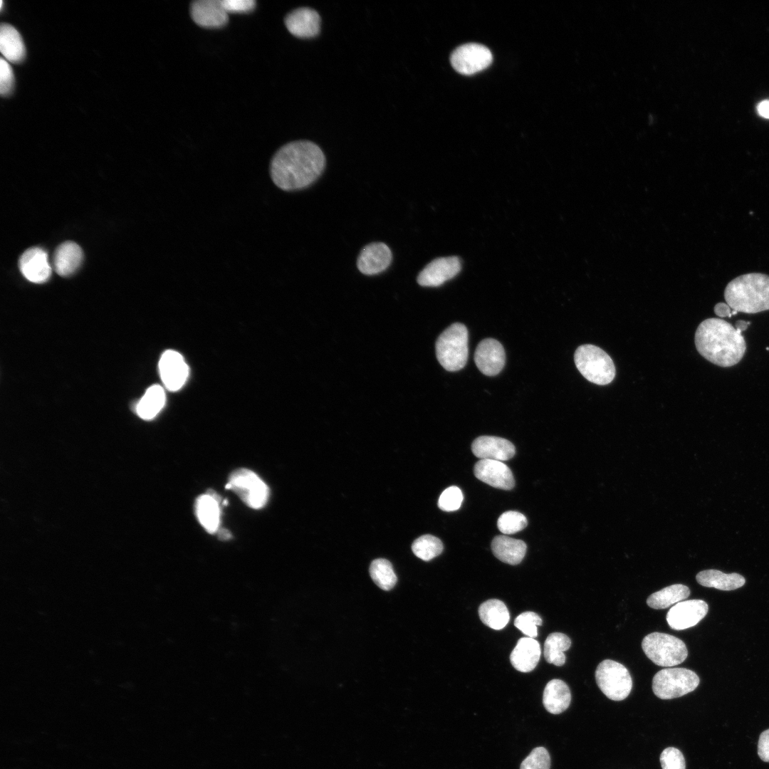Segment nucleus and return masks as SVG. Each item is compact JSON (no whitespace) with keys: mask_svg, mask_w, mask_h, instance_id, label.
Instances as JSON below:
<instances>
[{"mask_svg":"<svg viewBox=\"0 0 769 769\" xmlns=\"http://www.w3.org/2000/svg\"><path fill=\"white\" fill-rule=\"evenodd\" d=\"M325 157L314 142L298 140L288 142L273 155L270 162V175L281 189L291 192L304 189L322 174Z\"/></svg>","mask_w":769,"mask_h":769,"instance_id":"f257e3e1","label":"nucleus"},{"mask_svg":"<svg viewBox=\"0 0 769 769\" xmlns=\"http://www.w3.org/2000/svg\"><path fill=\"white\" fill-rule=\"evenodd\" d=\"M694 340L696 350L702 357L723 367L738 363L746 350L741 332L717 318L701 322L695 333Z\"/></svg>","mask_w":769,"mask_h":769,"instance_id":"f03ea898","label":"nucleus"},{"mask_svg":"<svg viewBox=\"0 0 769 769\" xmlns=\"http://www.w3.org/2000/svg\"><path fill=\"white\" fill-rule=\"evenodd\" d=\"M726 303L732 310L757 313L769 310V276L760 273L741 275L726 286Z\"/></svg>","mask_w":769,"mask_h":769,"instance_id":"7ed1b4c3","label":"nucleus"},{"mask_svg":"<svg viewBox=\"0 0 769 769\" xmlns=\"http://www.w3.org/2000/svg\"><path fill=\"white\" fill-rule=\"evenodd\" d=\"M468 330L459 323L451 324L439 336L436 342V355L439 362L447 371L461 370L466 364Z\"/></svg>","mask_w":769,"mask_h":769,"instance_id":"20e7f679","label":"nucleus"},{"mask_svg":"<svg viewBox=\"0 0 769 769\" xmlns=\"http://www.w3.org/2000/svg\"><path fill=\"white\" fill-rule=\"evenodd\" d=\"M576 367L588 381L599 385L610 384L615 376V367L611 357L600 347L582 345L574 355Z\"/></svg>","mask_w":769,"mask_h":769,"instance_id":"39448f33","label":"nucleus"},{"mask_svg":"<svg viewBox=\"0 0 769 769\" xmlns=\"http://www.w3.org/2000/svg\"><path fill=\"white\" fill-rule=\"evenodd\" d=\"M642 647L647 656L660 666H673L682 663L688 656L684 642L661 632H652L644 637Z\"/></svg>","mask_w":769,"mask_h":769,"instance_id":"423d86ee","label":"nucleus"},{"mask_svg":"<svg viewBox=\"0 0 769 769\" xmlns=\"http://www.w3.org/2000/svg\"><path fill=\"white\" fill-rule=\"evenodd\" d=\"M698 675L685 668H666L659 671L652 680L654 694L661 699L682 696L696 689Z\"/></svg>","mask_w":769,"mask_h":769,"instance_id":"0eeeda50","label":"nucleus"},{"mask_svg":"<svg viewBox=\"0 0 769 769\" xmlns=\"http://www.w3.org/2000/svg\"><path fill=\"white\" fill-rule=\"evenodd\" d=\"M597 684L610 699L622 701L626 699L632 689V680L628 669L622 664L605 659L595 671Z\"/></svg>","mask_w":769,"mask_h":769,"instance_id":"6e6552de","label":"nucleus"},{"mask_svg":"<svg viewBox=\"0 0 769 769\" xmlns=\"http://www.w3.org/2000/svg\"><path fill=\"white\" fill-rule=\"evenodd\" d=\"M225 488L233 491L249 507L260 509L267 503L269 488L253 471L239 469L229 476Z\"/></svg>","mask_w":769,"mask_h":769,"instance_id":"1a4fd4ad","label":"nucleus"},{"mask_svg":"<svg viewBox=\"0 0 769 769\" xmlns=\"http://www.w3.org/2000/svg\"><path fill=\"white\" fill-rule=\"evenodd\" d=\"M492 60V53L487 47L474 43L459 46L450 58L453 68L464 75H472L486 68Z\"/></svg>","mask_w":769,"mask_h":769,"instance_id":"9d476101","label":"nucleus"},{"mask_svg":"<svg viewBox=\"0 0 769 769\" xmlns=\"http://www.w3.org/2000/svg\"><path fill=\"white\" fill-rule=\"evenodd\" d=\"M707 603L701 600L682 601L674 605L666 614L669 627L683 630L696 625L708 612Z\"/></svg>","mask_w":769,"mask_h":769,"instance_id":"9b49d317","label":"nucleus"},{"mask_svg":"<svg viewBox=\"0 0 769 769\" xmlns=\"http://www.w3.org/2000/svg\"><path fill=\"white\" fill-rule=\"evenodd\" d=\"M461 268V261L456 256L438 258L419 273L417 282L422 286L436 287L456 276Z\"/></svg>","mask_w":769,"mask_h":769,"instance_id":"f8f14e48","label":"nucleus"},{"mask_svg":"<svg viewBox=\"0 0 769 769\" xmlns=\"http://www.w3.org/2000/svg\"><path fill=\"white\" fill-rule=\"evenodd\" d=\"M474 361L478 370L485 375L495 376L503 368L506 362L505 350L496 340H481L476 349Z\"/></svg>","mask_w":769,"mask_h":769,"instance_id":"ddd939ff","label":"nucleus"},{"mask_svg":"<svg viewBox=\"0 0 769 769\" xmlns=\"http://www.w3.org/2000/svg\"><path fill=\"white\" fill-rule=\"evenodd\" d=\"M159 370L163 384L170 391L179 389L189 375V367L182 355L172 350H168L162 355Z\"/></svg>","mask_w":769,"mask_h":769,"instance_id":"4468645a","label":"nucleus"},{"mask_svg":"<svg viewBox=\"0 0 769 769\" xmlns=\"http://www.w3.org/2000/svg\"><path fill=\"white\" fill-rule=\"evenodd\" d=\"M19 267L22 275L34 283H45L51 274L48 254L40 247L26 250L19 258Z\"/></svg>","mask_w":769,"mask_h":769,"instance_id":"2eb2a0df","label":"nucleus"},{"mask_svg":"<svg viewBox=\"0 0 769 769\" xmlns=\"http://www.w3.org/2000/svg\"><path fill=\"white\" fill-rule=\"evenodd\" d=\"M474 473L478 479L497 488L511 490L515 485L511 470L500 461L481 459L474 465Z\"/></svg>","mask_w":769,"mask_h":769,"instance_id":"dca6fc26","label":"nucleus"},{"mask_svg":"<svg viewBox=\"0 0 769 769\" xmlns=\"http://www.w3.org/2000/svg\"><path fill=\"white\" fill-rule=\"evenodd\" d=\"M284 21L288 31L298 38L315 37L320 32V16L309 7L293 10L286 15Z\"/></svg>","mask_w":769,"mask_h":769,"instance_id":"f3484780","label":"nucleus"},{"mask_svg":"<svg viewBox=\"0 0 769 769\" xmlns=\"http://www.w3.org/2000/svg\"><path fill=\"white\" fill-rule=\"evenodd\" d=\"M190 14L197 24L206 28H219L229 21L221 0L194 1L190 6Z\"/></svg>","mask_w":769,"mask_h":769,"instance_id":"a211bd4d","label":"nucleus"},{"mask_svg":"<svg viewBox=\"0 0 769 769\" xmlns=\"http://www.w3.org/2000/svg\"><path fill=\"white\" fill-rule=\"evenodd\" d=\"M392 258L389 248L384 243H372L363 248L357 261L359 271L365 275H375L387 268Z\"/></svg>","mask_w":769,"mask_h":769,"instance_id":"6ab92c4d","label":"nucleus"},{"mask_svg":"<svg viewBox=\"0 0 769 769\" xmlns=\"http://www.w3.org/2000/svg\"><path fill=\"white\" fill-rule=\"evenodd\" d=\"M473 454L480 459L507 461L515 455L514 445L508 440L493 436H481L471 444Z\"/></svg>","mask_w":769,"mask_h":769,"instance_id":"aec40b11","label":"nucleus"},{"mask_svg":"<svg viewBox=\"0 0 769 769\" xmlns=\"http://www.w3.org/2000/svg\"><path fill=\"white\" fill-rule=\"evenodd\" d=\"M222 502L220 496L213 490L199 496L195 501L196 516L209 533H215L219 529Z\"/></svg>","mask_w":769,"mask_h":769,"instance_id":"412c9836","label":"nucleus"},{"mask_svg":"<svg viewBox=\"0 0 769 769\" xmlns=\"http://www.w3.org/2000/svg\"><path fill=\"white\" fill-rule=\"evenodd\" d=\"M541 654L539 642L534 638H520L510 655L513 666L521 672H530L537 666Z\"/></svg>","mask_w":769,"mask_h":769,"instance_id":"4be33fe9","label":"nucleus"},{"mask_svg":"<svg viewBox=\"0 0 769 769\" xmlns=\"http://www.w3.org/2000/svg\"><path fill=\"white\" fill-rule=\"evenodd\" d=\"M83 258V253L80 246L73 241H66L55 251L53 268L58 275L69 276L78 269Z\"/></svg>","mask_w":769,"mask_h":769,"instance_id":"5701e85b","label":"nucleus"},{"mask_svg":"<svg viewBox=\"0 0 769 769\" xmlns=\"http://www.w3.org/2000/svg\"><path fill=\"white\" fill-rule=\"evenodd\" d=\"M526 549L524 541L506 535H497L491 543L493 555L501 561L510 565L519 564L525 555Z\"/></svg>","mask_w":769,"mask_h":769,"instance_id":"b1692460","label":"nucleus"},{"mask_svg":"<svg viewBox=\"0 0 769 769\" xmlns=\"http://www.w3.org/2000/svg\"><path fill=\"white\" fill-rule=\"evenodd\" d=\"M571 694L568 686L560 679H553L545 686L543 695V703L545 709L553 714L565 711L570 706Z\"/></svg>","mask_w":769,"mask_h":769,"instance_id":"393cba45","label":"nucleus"},{"mask_svg":"<svg viewBox=\"0 0 769 769\" xmlns=\"http://www.w3.org/2000/svg\"><path fill=\"white\" fill-rule=\"evenodd\" d=\"M0 51L7 61L14 63H21L26 56V48L21 34L14 26L7 23L1 26Z\"/></svg>","mask_w":769,"mask_h":769,"instance_id":"a878e982","label":"nucleus"},{"mask_svg":"<svg viewBox=\"0 0 769 769\" xmlns=\"http://www.w3.org/2000/svg\"><path fill=\"white\" fill-rule=\"evenodd\" d=\"M696 579L702 586L721 590H733L742 587L746 582V579L740 574H726L713 569L701 571L696 575Z\"/></svg>","mask_w":769,"mask_h":769,"instance_id":"bb28decb","label":"nucleus"},{"mask_svg":"<svg viewBox=\"0 0 769 769\" xmlns=\"http://www.w3.org/2000/svg\"><path fill=\"white\" fill-rule=\"evenodd\" d=\"M478 615L484 624L496 630L503 629L510 619L507 607L497 599L483 602L478 607Z\"/></svg>","mask_w":769,"mask_h":769,"instance_id":"cd10ccee","label":"nucleus"},{"mask_svg":"<svg viewBox=\"0 0 769 769\" xmlns=\"http://www.w3.org/2000/svg\"><path fill=\"white\" fill-rule=\"evenodd\" d=\"M165 403L164 389L157 384L150 387L136 406L138 416L145 420L155 417Z\"/></svg>","mask_w":769,"mask_h":769,"instance_id":"c85d7f7f","label":"nucleus"},{"mask_svg":"<svg viewBox=\"0 0 769 769\" xmlns=\"http://www.w3.org/2000/svg\"><path fill=\"white\" fill-rule=\"evenodd\" d=\"M690 595L689 588L681 584L672 585L652 594L647 600L649 607L661 610L669 607L687 598Z\"/></svg>","mask_w":769,"mask_h":769,"instance_id":"c756f323","label":"nucleus"},{"mask_svg":"<svg viewBox=\"0 0 769 769\" xmlns=\"http://www.w3.org/2000/svg\"><path fill=\"white\" fill-rule=\"evenodd\" d=\"M571 646L570 639L565 634L553 632L550 634L544 643V656L547 662L561 666L565 663V651Z\"/></svg>","mask_w":769,"mask_h":769,"instance_id":"7c9ffc66","label":"nucleus"},{"mask_svg":"<svg viewBox=\"0 0 769 769\" xmlns=\"http://www.w3.org/2000/svg\"><path fill=\"white\" fill-rule=\"evenodd\" d=\"M370 574L374 582L383 590L393 588L397 580L391 563L384 558L371 563Z\"/></svg>","mask_w":769,"mask_h":769,"instance_id":"2f4dec72","label":"nucleus"},{"mask_svg":"<svg viewBox=\"0 0 769 769\" xmlns=\"http://www.w3.org/2000/svg\"><path fill=\"white\" fill-rule=\"evenodd\" d=\"M442 542L431 535H424L416 539L412 545V550L419 558L429 561L438 556L443 551Z\"/></svg>","mask_w":769,"mask_h":769,"instance_id":"473e14b6","label":"nucleus"},{"mask_svg":"<svg viewBox=\"0 0 769 769\" xmlns=\"http://www.w3.org/2000/svg\"><path fill=\"white\" fill-rule=\"evenodd\" d=\"M528 525L525 516L518 512L509 511L500 516L497 521L498 530L503 534H513L524 529Z\"/></svg>","mask_w":769,"mask_h":769,"instance_id":"72a5a7b5","label":"nucleus"},{"mask_svg":"<svg viewBox=\"0 0 769 769\" xmlns=\"http://www.w3.org/2000/svg\"><path fill=\"white\" fill-rule=\"evenodd\" d=\"M542 624V619L533 612H525L519 614L514 621V625L528 637L538 636L537 626Z\"/></svg>","mask_w":769,"mask_h":769,"instance_id":"f704fd0d","label":"nucleus"},{"mask_svg":"<svg viewBox=\"0 0 769 769\" xmlns=\"http://www.w3.org/2000/svg\"><path fill=\"white\" fill-rule=\"evenodd\" d=\"M550 757L544 747L535 748L521 763L520 769H550Z\"/></svg>","mask_w":769,"mask_h":769,"instance_id":"c9c22d12","label":"nucleus"},{"mask_svg":"<svg viewBox=\"0 0 769 769\" xmlns=\"http://www.w3.org/2000/svg\"><path fill=\"white\" fill-rule=\"evenodd\" d=\"M463 501V494L459 488L455 486L446 488L438 500L439 508L444 511L458 510Z\"/></svg>","mask_w":769,"mask_h":769,"instance_id":"e433bc0d","label":"nucleus"},{"mask_svg":"<svg viewBox=\"0 0 769 769\" xmlns=\"http://www.w3.org/2000/svg\"><path fill=\"white\" fill-rule=\"evenodd\" d=\"M662 769H685L686 764L682 753L674 747L665 748L660 755Z\"/></svg>","mask_w":769,"mask_h":769,"instance_id":"4c0bfd02","label":"nucleus"},{"mask_svg":"<svg viewBox=\"0 0 769 769\" xmlns=\"http://www.w3.org/2000/svg\"><path fill=\"white\" fill-rule=\"evenodd\" d=\"M14 77L12 68L9 63L1 58L0 63V92L2 95H9L13 89Z\"/></svg>","mask_w":769,"mask_h":769,"instance_id":"58836bf2","label":"nucleus"},{"mask_svg":"<svg viewBox=\"0 0 769 769\" xmlns=\"http://www.w3.org/2000/svg\"><path fill=\"white\" fill-rule=\"evenodd\" d=\"M221 3L228 14L249 12L256 6L253 0H221Z\"/></svg>","mask_w":769,"mask_h":769,"instance_id":"ea45409f","label":"nucleus"},{"mask_svg":"<svg viewBox=\"0 0 769 769\" xmlns=\"http://www.w3.org/2000/svg\"><path fill=\"white\" fill-rule=\"evenodd\" d=\"M758 754L762 760L769 762V729L764 731L760 735Z\"/></svg>","mask_w":769,"mask_h":769,"instance_id":"a19ab883","label":"nucleus"},{"mask_svg":"<svg viewBox=\"0 0 769 769\" xmlns=\"http://www.w3.org/2000/svg\"><path fill=\"white\" fill-rule=\"evenodd\" d=\"M714 312L716 315L721 318L731 317L732 310L731 307L725 303H718L714 307Z\"/></svg>","mask_w":769,"mask_h":769,"instance_id":"79ce46f5","label":"nucleus"},{"mask_svg":"<svg viewBox=\"0 0 769 769\" xmlns=\"http://www.w3.org/2000/svg\"><path fill=\"white\" fill-rule=\"evenodd\" d=\"M757 110L760 116L769 118V100L761 101L757 106Z\"/></svg>","mask_w":769,"mask_h":769,"instance_id":"37998d69","label":"nucleus"},{"mask_svg":"<svg viewBox=\"0 0 769 769\" xmlns=\"http://www.w3.org/2000/svg\"><path fill=\"white\" fill-rule=\"evenodd\" d=\"M218 536L220 540H226L231 538V534L229 530L222 528L219 530Z\"/></svg>","mask_w":769,"mask_h":769,"instance_id":"c03bdc74","label":"nucleus"},{"mask_svg":"<svg viewBox=\"0 0 769 769\" xmlns=\"http://www.w3.org/2000/svg\"><path fill=\"white\" fill-rule=\"evenodd\" d=\"M749 324H750V322H746V321H744V320H738L736 323V328H735L741 332V331H743V330H746L747 328H748V325Z\"/></svg>","mask_w":769,"mask_h":769,"instance_id":"a18cd8bd","label":"nucleus"}]
</instances>
